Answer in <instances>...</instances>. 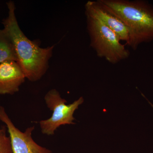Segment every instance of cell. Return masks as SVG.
I'll return each instance as SVG.
<instances>
[{
  "instance_id": "1",
  "label": "cell",
  "mask_w": 153,
  "mask_h": 153,
  "mask_svg": "<svg viewBox=\"0 0 153 153\" xmlns=\"http://www.w3.org/2000/svg\"><path fill=\"white\" fill-rule=\"evenodd\" d=\"M8 16L4 19V29L13 43L17 57V63L21 66L26 78L35 82L41 79L49 67V59L52 57L55 46L43 48L31 41L19 27L13 1L7 3Z\"/></svg>"
},
{
  "instance_id": "2",
  "label": "cell",
  "mask_w": 153,
  "mask_h": 153,
  "mask_svg": "<svg viewBox=\"0 0 153 153\" xmlns=\"http://www.w3.org/2000/svg\"><path fill=\"white\" fill-rule=\"evenodd\" d=\"M102 7L118 18L128 33L126 45L137 50L153 41V5L145 0H97Z\"/></svg>"
},
{
  "instance_id": "3",
  "label": "cell",
  "mask_w": 153,
  "mask_h": 153,
  "mask_svg": "<svg viewBox=\"0 0 153 153\" xmlns=\"http://www.w3.org/2000/svg\"><path fill=\"white\" fill-rule=\"evenodd\" d=\"M86 16L90 46L98 57L112 64H116L129 57V51L113 31L95 18L88 15Z\"/></svg>"
},
{
  "instance_id": "4",
  "label": "cell",
  "mask_w": 153,
  "mask_h": 153,
  "mask_svg": "<svg viewBox=\"0 0 153 153\" xmlns=\"http://www.w3.org/2000/svg\"><path fill=\"white\" fill-rule=\"evenodd\" d=\"M48 108L53 111L52 117L46 120L39 122L41 131L48 135H52L55 131L60 126L74 124L73 117L74 111L84 101L83 97L69 105L60 96V93L55 89L49 91L44 97Z\"/></svg>"
},
{
  "instance_id": "5",
  "label": "cell",
  "mask_w": 153,
  "mask_h": 153,
  "mask_svg": "<svg viewBox=\"0 0 153 153\" xmlns=\"http://www.w3.org/2000/svg\"><path fill=\"white\" fill-rule=\"evenodd\" d=\"M0 121L4 123L10 134L13 153H52L38 145L32 137L35 127L26 129L23 132L16 127L3 106H0Z\"/></svg>"
},
{
  "instance_id": "6",
  "label": "cell",
  "mask_w": 153,
  "mask_h": 153,
  "mask_svg": "<svg viewBox=\"0 0 153 153\" xmlns=\"http://www.w3.org/2000/svg\"><path fill=\"white\" fill-rule=\"evenodd\" d=\"M85 15L95 18L113 31L121 41H128L126 27L118 18L105 10L97 1H88L85 4Z\"/></svg>"
},
{
  "instance_id": "7",
  "label": "cell",
  "mask_w": 153,
  "mask_h": 153,
  "mask_svg": "<svg viewBox=\"0 0 153 153\" xmlns=\"http://www.w3.org/2000/svg\"><path fill=\"white\" fill-rule=\"evenodd\" d=\"M26 76L16 61L0 63V94H13L18 92Z\"/></svg>"
},
{
  "instance_id": "8",
  "label": "cell",
  "mask_w": 153,
  "mask_h": 153,
  "mask_svg": "<svg viewBox=\"0 0 153 153\" xmlns=\"http://www.w3.org/2000/svg\"><path fill=\"white\" fill-rule=\"evenodd\" d=\"M8 61L17 62L16 50L8 34L4 29H0V63Z\"/></svg>"
},
{
  "instance_id": "9",
  "label": "cell",
  "mask_w": 153,
  "mask_h": 153,
  "mask_svg": "<svg viewBox=\"0 0 153 153\" xmlns=\"http://www.w3.org/2000/svg\"><path fill=\"white\" fill-rule=\"evenodd\" d=\"M0 153H13L10 138L7 135L4 126L0 128Z\"/></svg>"
},
{
  "instance_id": "10",
  "label": "cell",
  "mask_w": 153,
  "mask_h": 153,
  "mask_svg": "<svg viewBox=\"0 0 153 153\" xmlns=\"http://www.w3.org/2000/svg\"><path fill=\"white\" fill-rule=\"evenodd\" d=\"M148 102H149V104L151 105H152V107L153 108V105L152 104V103H151V102H150L149 101V100H148Z\"/></svg>"
}]
</instances>
